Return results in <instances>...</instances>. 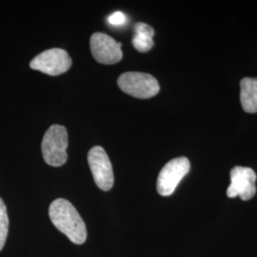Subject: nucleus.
<instances>
[{"instance_id":"20e7f679","label":"nucleus","mask_w":257,"mask_h":257,"mask_svg":"<svg viewBox=\"0 0 257 257\" xmlns=\"http://www.w3.org/2000/svg\"><path fill=\"white\" fill-rule=\"evenodd\" d=\"M190 169L191 163L187 157L181 156L169 161L157 177L156 189L158 193L162 196L172 195Z\"/></svg>"},{"instance_id":"f257e3e1","label":"nucleus","mask_w":257,"mask_h":257,"mask_svg":"<svg viewBox=\"0 0 257 257\" xmlns=\"http://www.w3.org/2000/svg\"><path fill=\"white\" fill-rule=\"evenodd\" d=\"M49 215L55 228L76 245L87 239V229L82 217L73 204L63 198L55 199L50 205Z\"/></svg>"},{"instance_id":"9b49d317","label":"nucleus","mask_w":257,"mask_h":257,"mask_svg":"<svg viewBox=\"0 0 257 257\" xmlns=\"http://www.w3.org/2000/svg\"><path fill=\"white\" fill-rule=\"evenodd\" d=\"M9 231V217L7 208L2 198L0 197V250L3 248Z\"/></svg>"},{"instance_id":"f03ea898","label":"nucleus","mask_w":257,"mask_h":257,"mask_svg":"<svg viewBox=\"0 0 257 257\" xmlns=\"http://www.w3.org/2000/svg\"><path fill=\"white\" fill-rule=\"evenodd\" d=\"M68 133L64 126L52 125L47 130L41 144L42 155L48 165L60 167L68 158Z\"/></svg>"},{"instance_id":"9d476101","label":"nucleus","mask_w":257,"mask_h":257,"mask_svg":"<svg viewBox=\"0 0 257 257\" xmlns=\"http://www.w3.org/2000/svg\"><path fill=\"white\" fill-rule=\"evenodd\" d=\"M136 36L133 38V45L138 50V52L146 53L149 52L154 45L155 30L146 23L138 22L135 26Z\"/></svg>"},{"instance_id":"7ed1b4c3","label":"nucleus","mask_w":257,"mask_h":257,"mask_svg":"<svg viewBox=\"0 0 257 257\" xmlns=\"http://www.w3.org/2000/svg\"><path fill=\"white\" fill-rule=\"evenodd\" d=\"M117 84L123 92L141 99L154 97L160 91V86L156 77L139 72H128L121 74Z\"/></svg>"},{"instance_id":"f8f14e48","label":"nucleus","mask_w":257,"mask_h":257,"mask_svg":"<svg viewBox=\"0 0 257 257\" xmlns=\"http://www.w3.org/2000/svg\"><path fill=\"white\" fill-rule=\"evenodd\" d=\"M108 21L112 26H123L127 22V17L122 12H115L110 15Z\"/></svg>"},{"instance_id":"1a4fd4ad","label":"nucleus","mask_w":257,"mask_h":257,"mask_svg":"<svg viewBox=\"0 0 257 257\" xmlns=\"http://www.w3.org/2000/svg\"><path fill=\"white\" fill-rule=\"evenodd\" d=\"M240 100L246 112H257V78L245 77L240 81Z\"/></svg>"},{"instance_id":"0eeeda50","label":"nucleus","mask_w":257,"mask_h":257,"mask_svg":"<svg viewBox=\"0 0 257 257\" xmlns=\"http://www.w3.org/2000/svg\"><path fill=\"white\" fill-rule=\"evenodd\" d=\"M256 174L250 168L236 166L230 171V185L227 190L230 198L239 196L242 200L251 199L256 193Z\"/></svg>"},{"instance_id":"6e6552de","label":"nucleus","mask_w":257,"mask_h":257,"mask_svg":"<svg viewBox=\"0 0 257 257\" xmlns=\"http://www.w3.org/2000/svg\"><path fill=\"white\" fill-rule=\"evenodd\" d=\"M90 46L93 58L102 64H115L123 57L122 44L106 34L94 33L91 37Z\"/></svg>"},{"instance_id":"423d86ee","label":"nucleus","mask_w":257,"mask_h":257,"mask_svg":"<svg viewBox=\"0 0 257 257\" xmlns=\"http://www.w3.org/2000/svg\"><path fill=\"white\" fill-rule=\"evenodd\" d=\"M88 163L97 187L105 192L110 191L114 177L110 158L105 150L100 146L92 147L88 154Z\"/></svg>"},{"instance_id":"39448f33","label":"nucleus","mask_w":257,"mask_h":257,"mask_svg":"<svg viewBox=\"0 0 257 257\" xmlns=\"http://www.w3.org/2000/svg\"><path fill=\"white\" fill-rule=\"evenodd\" d=\"M72 66L69 54L59 48L47 50L37 55L30 63L33 70H37L49 75H59L66 73Z\"/></svg>"}]
</instances>
